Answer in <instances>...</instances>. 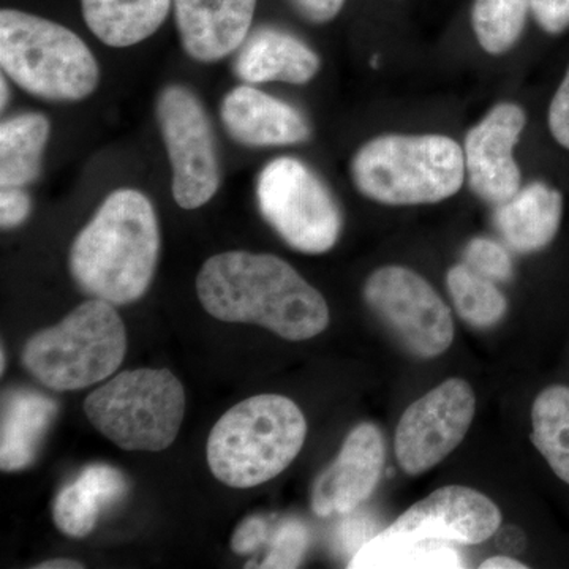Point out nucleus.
I'll return each instance as SVG.
<instances>
[{
  "label": "nucleus",
  "mask_w": 569,
  "mask_h": 569,
  "mask_svg": "<svg viewBox=\"0 0 569 569\" xmlns=\"http://www.w3.org/2000/svg\"><path fill=\"white\" fill-rule=\"evenodd\" d=\"M447 284L459 317L473 328H492L507 316L508 301L497 283L478 274L466 263L449 269Z\"/></svg>",
  "instance_id": "nucleus-25"
},
{
  "label": "nucleus",
  "mask_w": 569,
  "mask_h": 569,
  "mask_svg": "<svg viewBox=\"0 0 569 569\" xmlns=\"http://www.w3.org/2000/svg\"><path fill=\"white\" fill-rule=\"evenodd\" d=\"M0 88H2V92H0V97H2V100H0V108H2V110H6L10 97L9 84H7L6 74H2V77H0Z\"/></svg>",
  "instance_id": "nucleus-36"
},
{
  "label": "nucleus",
  "mask_w": 569,
  "mask_h": 569,
  "mask_svg": "<svg viewBox=\"0 0 569 569\" xmlns=\"http://www.w3.org/2000/svg\"><path fill=\"white\" fill-rule=\"evenodd\" d=\"M126 351L121 317L110 302L92 298L61 323L32 336L22 350V366L47 388L77 391L112 376Z\"/></svg>",
  "instance_id": "nucleus-6"
},
{
  "label": "nucleus",
  "mask_w": 569,
  "mask_h": 569,
  "mask_svg": "<svg viewBox=\"0 0 569 569\" xmlns=\"http://www.w3.org/2000/svg\"><path fill=\"white\" fill-rule=\"evenodd\" d=\"M462 557L447 542L378 537L356 550L348 568H462Z\"/></svg>",
  "instance_id": "nucleus-24"
},
{
  "label": "nucleus",
  "mask_w": 569,
  "mask_h": 569,
  "mask_svg": "<svg viewBox=\"0 0 569 569\" xmlns=\"http://www.w3.org/2000/svg\"><path fill=\"white\" fill-rule=\"evenodd\" d=\"M254 197L266 223L296 252L321 254L339 242L340 206L328 183L302 160L283 156L266 163Z\"/></svg>",
  "instance_id": "nucleus-8"
},
{
  "label": "nucleus",
  "mask_w": 569,
  "mask_h": 569,
  "mask_svg": "<svg viewBox=\"0 0 569 569\" xmlns=\"http://www.w3.org/2000/svg\"><path fill=\"white\" fill-rule=\"evenodd\" d=\"M387 449L377 426L362 422L348 433L339 455L312 489V509L321 518L353 512L372 496L383 473Z\"/></svg>",
  "instance_id": "nucleus-14"
},
{
  "label": "nucleus",
  "mask_w": 569,
  "mask_h": 569,
  "mask_svg": "<svg viewBox=\"0 0 569 569\" xmlns=\"http://www.w3.org/2000/svg\"><path fill=\"white\" fill-rule=\"evenodd\" d=\"M462 263L496 283L509 282L515 276L509 247L486 236H478L468 242L463 249Z\"/></svg>",
  "instance_id": "nucleus-27"
},
{
  "label": "nucleus",
  "mask_w": 569,
  "mask_h": 569,
  "mask_svg": "<svg viewBox=\"0 0 569 569\" xmlns=\"http://www.w3.org/2000/svg\"><path fill=\"white\" fill-rule=\"evenodd\" d=\"M32 211V200L21 187H6L0 193V224L3 230L20 227Z\"/></svg>",
  "instance_id": "nucleus-30"
},
{
  "label": "nucleus",
  "mask_w": 569,
  "mask_h": 569,
  "mask_svg": "<svg viewBox=\"0 0 569 569\" xmlns=\"http://www.w3.org/2000/svg\"><path fill=\"white\" fill-rule=\"evenodd\" d=\"M0 66L18 88L47 102H81L100 82L99 62L86 41L21 10L0 11Z\"/></svg>",
  "instance_id": "nucleus-5"
},
{
  "label": "nucleus",
  "mask_w": 569,
  "mask_h": 569,
  "mask_svg": "<svg viewBox=\"0 0 569 569\" xmlns=\"http://www.w3.org/2000/svg\"><path fill=\"white\" fill-rule=\"evenodd\" d=\"M156 119L171 167V192L186 211L203 208L222 183L219 149L200 97L182 84L164 86L157 96Z\"/></svg>",
  "instance_id": "nucleus-9"
},
{
  "label": "nucleus",
  "mask_w": 569,
  "mask_h": 569,
  "mask_svg": "<svg viewBox=\"0 0 569 569\" xmlns=\"http://www.w3.org/2000/svg\"><path fill=\"white\" fill-rule=\"evenodd\" d=\"M531 441L550 470L569 486V387L542 389L531 407Z\"/></svg>",
  "instance_id": "nucleus-23"
},
{
  "label": "nucleus",
  "mask_w": 569,
  "mask_h": 569,
  "mask_svg": "<svg viewBox=\"0 0 569 569\" xmlns=\"http://www.w3.org/2000/svg\"><path fill=\"white\" fill-rule=\"evenodd\" d=\"M296 13L312 24H326L339 17L347 0H288Z\"/></svg>",
  "instance_id": "nucleus-33"
},
{
  "label": "nucleus",
  "mask_w": 569,
  "mask_h": 569,
  "mask_svg": "<svg viewBox=\"0 0 569 569\" xmlns=\"http://www.w3.org/2000/svg\"><path fill=\"white\" fill-rule=\"evenodd\" d=\"M306 437V417L293 400L253 396L230 408L212 427L209 468L230 488H257L290 467Z\"/></svg>",
  "instance_id": "nucleus-4"
},
{
  "label": "nucleus",
  "mask_w": 569,
  "mask_h": 569,
  "mask_svg": "<svg viewBox=\"0 0 569 569\" xmlns=\"http://www.w3.org/2000/svg\"><path fill=\"white\" fill-rule=\"evenodd\" d=\"M501 522L500 508L485 493L467 486H445L408 508L380 535L407 541L475 546L492 538Z\"/></svg>",
  "instance_id": "nucleus-12"
},
{
  "label": "nucleus",
  "mask_w": 569,
  "mask_h": 569,
  "mask_svg": "<svg viewBox=\"0 0 569 569\" xmlns=\"http://www.w3.org/2000/svg\"><path fill=\"white\" fill-rule=\"evenodd\" d=\"M310 545V531L298 519H288L280 523L272 537L271 550L261 561L260 568H298L305 559Z\"/></svg>",
  "instance_id": "nucleus-28"
},
{
  "label": "nucleus",
  "mask_w": 569,
  "mask_h": 569,
  "mask_svg": "<svg viewBox=\"0 0 569 569\" xmlns=\"http://www.w3.org/2000/svg\"><path fill=\"white\" fill-rule=\"evenodd\" d=\"M531 0H475L471 26L479 47L490 56L507 54L518 44Z\"/></svg>",
  "instance_id": "nucleus-26"
},
{
  "label": "nucleus",
  "mask_w": 569,
  "mask_h": 569,
  "mask_svg": "<svg viewBox=\"0 0 569 569\" xmlns=\"http://www.w3.org/2000/svg\"><path fill=\"white\" fill-rule=\"evenodd\" d=\"M37 569H80L84 568V565H81L80 561L59 559V560H50L44 561V563L36 567Z\"/></svg>",
  "instance_id": "nucleus-35"
},
{
  "label": "nucleus",
  "mask_w": 569,
  "mask_h": 569,
  "mask_svg": "<svg viewBox=\"0 0 569 569\" xmlns=\"http://www.w3.org/2000/svg\"><path fill=\"white\" fill-rule=\"evenodd\" d=\"M219 112L224 132L246 148H287L312 137L301 110L246 82L224 93Z\"/></svg>",
  "instance_id": "nucleus-15"
},
{
  "label": "nucleus",
  "mask_w": 569,
  "mask_h": 569,
  "mask_svg": "<svg viewBox=\"0 0 569 569\" xmlns=\"http://www.w3.org/2000/svg\"><path fill=\"white\" fill-rule=\"evenodd\" d=\"M159 254L160 228L151 200L140 190L118 189L74 238L69 269L86 295L126 306L151 287Z\"/></svg>",
  "instance_id": "nucleus-2"
},
{
  "label": "nucleus",
  "mask_w": 569,
  "mask_h": 569,
  "mask_svg": "<svg viewBox=\"0 0 569 569\" xmlns=\"http://www.w3.org/2000/svg\"><path fill=\"white\" fill-rule=\"evenodd\" d=\"M269 523L260 516H250L242 520L241 526L236 529L231 538V549L239 556L254 552L268 541Z\"/></svg>",
  "instance_id": "nucleus-32"
},
{
  "label": "nucleus",
  "mask_w": 569,
  "mask_h": 569,
  "mask_svg": "<svg viewBox=\"0 0 569 569\" xmlns=\"http://www.w3.org/2000/svg\"><path fill=\"white\" fill-rule=\"evenodd\" d=\"M127 492L129 482L118 468L104 463L88 466L56 497V527L70 538L88 537L102 509L119 503Z\"/></svg>",
  "instance_id": "nucleus-20"
},
{
  "label": "nucleus",
  "mask_w": 569,
  "mask_h": 569,
  "mask_svg": "<svg viewBox=\"0 0 569 569\" xmlns=\"http://www.w3.org/2000/svg\"><path fill=\"white\" fill-rule=\"evenodd\" d=\"M526 126L527 114L520 104L501 102L468 130L463 141L467 182L485 203H505L522 187L516 148Z\"/></svg>",
  "instance_id": "nucleus-13"
},
{
  "label": "nucleus",
  "mask_w": 569,
  "mask_h": 569,
  "mask_svg": "<svg viewBox=\"0 0 569 569\" xmlns=\"http://www.w3.org/2000/svg\"><path fill=\"white\" fill-rule=\"evenodd\" d=\"M51 123L41 112H22L0 126V186H31L43 170Z\"/></svg>",
  "instance_id": "nucleus-22"
},
{
  "label": "nucleus",
  "mask_w": 569,
  "mask_h": 569,
  "mask_svg": "<svg viewBox=\"0 0 569 569\" xmlns=\"http://www.w3.org/2000/svg\"><path fill=\"white\" fill-rule=\"evenodd\" d=\"M173 0H81L89 31L111 48H129L162 28Z\"/></svg>",
  "instance_id": "nucleus-21"
},
{
  "label": "nucleus",
  "mask_w": 569,
  "mask_h": 569,
  "mask_svg": "<svg viewBox=\"0 0 569 569\" xmlns=\"http://www.w3.org/2000/svg\"><path fill=\"white\" fill-rule=\"evenodd\" d=\"M477 413V396L462 378H448L403 411L395 437L397 463L410 477L426 473L455 451Z\"/></svg>",
  "instance_id": "nucleus-11"
},
{
  "label": "nucleus",
  "mask_w": 569,
  "mask_h": 569,
  "mask_svg": "<svg viewBox=\"0 0 569 569\" xmlns=\"http://www.w3.org/2000/svg\"><path fill=\"white\" fill-rule=\"evenodd\" d=\"M56 417L58 403L51 397L29 389L3 392L0 468L20 471L31 467Z\"/></svg>",
  "instance_id": "nucleus-19"
},
{
  "label": "nucleus",
  "mask_w": 569,
  "mask_h": 569,
  "mask_svg": "<svg viewBox=\"0 0 569 569\" xmlns=\"http://www.w3.org/2000/svg\"><path fill=\"white\" fill-rule=\"evenodd\" d=\"M183 51L213 63L238 51L252 28L257 0H173Z\"/></svg>",
  "instance_id": "nucleus-16"
},
{
  "label": "nucleus",
  "mask_w": 569,
  "mask_h": 569,
  "mask_svg": "<svg viewBox=\"0 0 569 569\" xmlns=\"http://www.w3.org/2000/svg\"><path fill=\"white\" fill-rule=\"evenodd\" d=\"M362 295L373 316L415 358H438L452 346L451 310L436 288L413 269L381 266L367 277Z\"/></svg>",
  "instance_id": "nucleus-10"
},
{
  "label": "nucleus",
  "mask_w": 569,
  "mask_h": 569,
  "mask_svg": "<svg viewBox=\"0 0 569 569\" xmlns=\"http://www.w3.org/2000/svg\"><path fill=\"white\" fill-rule=\"evenodd\" d=\"M0 365H2V373L3 370H6V350L2 348V361H0Z\"/></svg>",
  "instance_id": "nucleus-37"
},
{
  "label": "nucleus",
  "mask_w": 569,
  "mask_h": 569,
  "mask_svg": "<svg viewBox=\"0 0 569 569\" xmlns=\"http://www.w3.org/2000/svg\"><path fill=\"white\" fill-rule=\"evenodd\" d=\"M350 174L362 197L385 206L437 204L467 181L463 148L441 133H385L355 152Z\"/></svg>",
  "instance_id": "nucleus-3"
},
{
  "label": "nucleus",
  "mask_w": 569,
  "mask_h": 569,
  "mask_svg": "<svg viewBox=\"0 0 569 569\" xmlns=\"http://www.w3.org/2000/svg\"><path fill=\"white\" fill-rule=\"evenodd\" d=\"M548 123L553 140L569 151V67L550 100Z\"/></svg>",
  "instance_id": "nucleus-29"
},
{
  "label": "nucleus",
  "mask_w": 569,
  "mask_h": 569,
  "mask_svg": "<svg viewBox=\"0 0 569 569\" xmlns=\"http://www.w3.org/2000/svg\"><path fill=\"white\" fill-rule=\"evenodd\" d=\"M479 568L481 569H526V563H522V561L511 559V557H505V556H498L492 557V559H488L482 561L481 565H479Z\"/></svg>",
  "instance_id": "nucleus-34"
},
{
  "label": "nucleus",
  "mask_w": 569,
  "mask_h": 569,
  "mask_svg": "<svg viewBox=\"0 0 569 569\" xmlns=\"http://www.w3.org/2000/svg\"><path fill=\"white\" fill-rule=\"evenodd\" d=\"M531 13L539 28L550 36L569 29V0H531Z\"/></svg>",
  "instance_id": "nucleus-31"
},
{
  "label": "nucleus",
  "mask_w": 569,
  "mask_h": 569,
  "mask_svg": "<svg viewBox=\"0 0 569 569\" xmlns=\"http://www.w3.org/2000/svg\"><path fill=\"white\" fill-rule=\"evenodd\" d=\"M565 200L559 189L542 181L522 186L505 203L496 206L493 224L509 250L535 253L559 233Z\"/></svg>",
  "instance_id": "nucleus-18"
},
{
  "label": "nucleus",
  "mask_w": 569,
  "mask_h": 569,
  "mask_svg": "<svg viewBox=\"0 0 569 569\" xmlns=\"http://www.w3.org/2000/svg\"><path fill=\"white\" fill-rule=\"evenodd\" d=\"M197 293L217 320L263 326L293 342L321 335L331 320L323 295L276 254H213L198 272Z\"/></svg>",
  "instance_id": "nucleus-1"
},
{
  "label": "nucleus",
  "mask_w": 569,
  "mask_h": 569,
  "mask_svg": "<svg viewBox=\"0 0 569 569\" xmlns=\"http://www.w3.org/2000/svg\"><path fill=\"white\" fill-rule=\"evenodd\" d=\"M321 69V59L309 44L293 33L261 28L238 48L233 73L246 84L287 82L307 84Z\"/></svg>",
  "instance_id": "nucleus-17"
},
{
  "label": "nucleus",
  "mask_w": 569,
  "mask_h": 569,
  "mask_svg": "<svg viewBox=\"0 0 569 569\" xmlns=\"http://www.w3.org/2000/svg\"><path fill=\"white\" fill-rule=\"evenodd\" d=\"M186 392L167 369L127 370L86 399L91 425L126 451H163L178 437Z\"/></svg>",
  "instance_id": "nucleus-7"
}]
</instances>
